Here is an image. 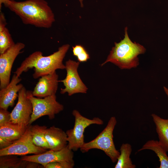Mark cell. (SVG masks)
I'll return each instance as SVG.
<instances>
[{
  "mask_svg": "<svg viewBox=\"0 0 168 168\" xmlns=\"http://www.w3.org/2000/svg\"><path fill=\"white\" fill-rule=\"evenodd\" d=\"M2 4L17 15L25 24L49 28L55 20L52 10L44 0H4Z\"/></svg>",
  "mask_w": 168,
  "mask_h": 168,
  "instance_id": "obj_1",
  "label": "cell"
},
{
  "mask_svg": "<svg viewBox=\"0 0 168 168\" xmlns=\"http://www.w3.org/2000/svg\"><path fill=\"white\" fill-rule=\"evenodd\" d=\"M69 48L68 44L63 45L57 51L47 56H43L40 51H35L23 61L14 73L20 77L23 72L34 68L33 77L34 79H37L52 73L57 69H65L63 61Z\"/></svg>",
  "mask_w": 168,
  "mask_h": 168,
  "instance_id": "obj_2",
  "label": "cell"
},
{
  "mask_svg": "<svg viewBox=\"0 0 168 168\" xmlns=\"http://www.w3.org/2000/svg\"><path fill=\"white\" fill-rule=\"evenodd\" d=\"M127 27L124 29V37L118 43L115 42L106 60L101 64L102 66L108 62H111L121 69H130L136 67L139 64L138 56L146 51L142 45L133 42L127 32Z\"/></svg>",
  "mask_w": 168,
  "mask_h": 168,
  "instance_id": "obj_3",
  "label": "cell"
},
{
  "mask_svg": "<svg viewBox=\"0 0 168 168\" xmlns=\"http://www.w3.org/2000/svg\"><path fill=\"white\" fill-rule=\"evenodd\" d=\"M117 123L116 118L111 117L105 128L95 139L84 143L80 149L81 152L85 153L92 149H100L103 151L113 163L117 161L120 152L115 148L113 136Z\"/></svg>",
  "mask_w": 168,
  "mask_h": 168,
  "instance_id": "obj_4",
  "label": "cell"
},
{
  "mask_svg": "<svg viewBox=\"0 0 168 168\" xmlns=\"http://www.w3.org/2000/svg\"><path fill=\"white\" fill-rule=\"evenodd\" d=\"M72 114L75 118V123L72 128L66 132L67 136L68 146L73 151H76L83 146L84 142V133L85 129L93 124L102 125L104 122L97 117L92 119H88L82 116L77 110H74Z\"/></svg>",
  "mask_w": 168,
  "mask_h": 168,
  "instance_id": "obj_5",
  "label": "cell"
},
{
  "mask_svg": "<svg viewBox=\"0 0 168 168\" xmlns=\"http://www.w3.org/2000/svg\"><path fill=\"white\" fill-rule=\"evenodd\" d=\"M27 94L33 106L29 125L44 116L47 115L49 119H53L55 114L63 110V106L57 101L56 94L39 98L33 96L32 91H27Z\"/></svg>",
  "mask_w": 168,
  "mask_h": 168,
  "instance_id": "obj_6",
  "label": "cell"
},
{
  "mask_svg": "<svg viewBox=\"0 0 168 168\" xmlns=\"http://www.w3.org/2000/svg\"><path fill=\"white\" fill-rule=\"evenodd\" d=\"M30 125L26 128L23 135L8 147L0 150V156L13 155H24L28 154H38L47 150L35 145L32 141Z\"/></svg>",
  "mask_w": 168,
  "mask_h": 168,
  "instance_id": "obj_7",
  "label": "cell"
},
{
  "mask_svg": "<svg viewBox=\"0 0 168 168\" xmlns=\"http://www.w3.org/2000/svg\"><path fill=\"white\" fill-rule=\"evenodd\" d=\"M79 62L69 59L65 64L67 74L65 78L59 81L63 84L64 88H61L60 93L63 94L67 92L71 96L77 93H86L88 88L81 79L77 71Z\"/></svg>",
  "mask_w": 168,
  "mask_h": 168,
  "instance_id": "obj_8",
  "label": "cell"
},
{
  "mask_svg": "<svg viewBox=\"0 0 168 168\" xmlns=\"http://www.w3.org/2000/svg\"><path fill=\"white\" fill-rule=\"evenodd\" d=\"M32 111V105L28 97L27 91L23 86L18 93L17 103L11 112V121L26 128L29 125Z\"/></svg>",
  "mask_w": 168,
  "mask_h": 168,
  "instance_id": "obj_9",
  "label": "cell"
},
{
  "mask_svg": "<svg viewBox=\"0 0 168 168\" xmlns=\"http://www.w3.org/2000/svg\"><path fill=\"white\" fill-rule=\"evenodd\" d=\"M25 46L24 43L17 42L5 52L0 54V89L5 87L10 83L13 63Z\"/></svg>",
  "mask_w": 168,
  "mask_h": 168,
  "instance_id": "obj_10",
  "label": "cell"
},
{
  "mask_svg": "<svg viewBox=\"0 0 168 168\" xmlns=\"http://www.w3.org/2000/svg\"><path fill=\"white\" fill-rule=\"evenodd\" d=\"M73 151L68 148L67 145L65 147L58 151L49 150L40 154L23 156L21 158L23 160L38 163L45 168L48 164L52 162L74 161Z\"/></svg>",
  "mask_w": 168,
  "mask_h": 168,
  "instance_id": "obj_11",
  "label": "cell"
},
{
  "mask_svg": "<svg viewBox=\"0 0 168 168\" xmlns=\"http://www.w3.org/2000/svg\"><path fill=\"white\" fill-rule=\"evenodd\" d=\"M58 78L56 71L41 77L32 91L33 96L43 98L56 94L59 82Z\"/></svg>",
  "mask_w": 168,
  "mask_h": 168,
  "instance_id": "obj_12",
  "label": "cell"
},
{
  "mask_svg": "<svg viewBox=\"0 0 168 168\" xmlns=\"http://www.w3.org/2000/svg\"><path fill=\"white\" fill-rule=\"evenodd\" d=\"M21 79L14 73L9 84L0 91V108L7 110L12 107L18 96V93L24 86L22 84H18Z\"/></svg>",
  "mask_w": 168,
  "mask_h": 168,
  "instance_id": "obj_13",
  "label": "cell"
},
{
  "mask_svg": "<svg viewBox=\"0 0 168 168\" xmlns=\"http://www.w3.org/2000/svg\"><path fill=\"white\" fill-rule=\"evenodd\" d=\"M45 138L49 147V150L58 151L68 145L67 136L62 129L54 126L45 129Z\"/></svg>",
  "mask_w": 168,
  "mask_h": 168,
  "instance_id": "obj_14",
  "label": "cell"
},
{
  "mask_svg": "<svg viewBox=\"0 0 168 168\" xmlns=\"http://www.w3.org/2000/svg\"><path fill=\"white\" fill-rule=\"evenodd\" d=\"M26 128L10 122L0 126V137L14 142L23 135Z\"/></svg>",
  "mask_w": 168,
  "mask_h": 168,
  "instance_id": "obj_15",
  "label": "cell"
},
{
  "mask_svg": "<svg viewBox=\"0 0 168 168\" xmlns=\"http://www.w3.org/2000/svg\"><path fill=\"white\" fill-rule=\"evenodd\" d=\"M147 149L153 151L158 157L160 162L159 168H168L167 152L159 141L153 140L147 141L138 152Z\"/></svg>",
  "mask_w": 168,
  "mask_h": 168,
  "instance_id": "obj_16",
  "label": "cell"
},
{
  "mask_svg": "<svg viewBox=\"0 0 168 168\" xmlns=\"http://www.w3.org/2000/svg\"><path fill=\"white\" fill-rule=\"evenodd\" d=\"M151 116L156 126L159 141L168 152V119H163L155 114Z\"/></svg>",
  "mask_w": 168,
  "mask_h": 168,
  "instance_id": "obj_17",
  "label": "cell"
},
{
  "mask_svg": "<svg viewBox=\"0 0 168 168\" xmlns=\"http://www.w3.org/2000/svg\"><path fill=\"white\" fill-rule=\"evenodd\" d=\"M120 154L118 157L115 168H135L130 158L132 152L131 145L128 143H123L121 146Z\"/></svg>",
  "mask_w": 168,
  "mask_h": 168,
  "instance_id": "obj_18",
  "label": "cell"
},
{
  "mask_svg": "<svg viewBox=\"0 0 168 168\" xmlns=\"http://www.w3.org/2000/svg\"><path fill=\"white\" fill-rule=\"evenodd\" d=\"M47 127L38 125H30V135L32 141L37 146L49 150V147L45 138L44 133Z\"/></svg>",
  "mask_w": 168,
  "mask_h": 168,
  "instance_id": "obj_19",
  "label": "cell"
},
{
  "mask_svg": "<svg viewBox=\"0 0 168 168\" xmlns=\"http://www.w3.org/2000/svg\"><path fill=\"white\" fill-rule=\"evenodd\" d=\"M17 156L8 155L0 156V168H26L27 161L22 160Z\"/></svg>",
  "mask_w": 168,
  "mask_h": 168,
  "instance_id": "obj_20",
  "label": "cell"
},
{
  "mask_svg": "<svg viewBox=\"0 0 168 168\" xmlns=\"http://www.w3.org/2000/svg\"><path fill=\"white\" fill-rule=\"evenodd\" d=\"M15 44L8 29L0 28V54H2Z\"/></svg>",
  "mask_w": 168,
  "mask_h": 168,
  "instance_id": "obj_21",
  "label": "cell"
},
{
  "mask_svg": "<svg viewBox=\"0 0 168 168\" xmlns=\"http://www.w3.org/2000/svg\"><path fill=\"white\" fill-rule=\"evenodd\" d=\"M73 55L77 57L79 62H86L90 58V56L84 48L81 45H76L72 47Z\"/></svg>",
  "mask_w": 168,
  "mask_h": 168,
  "instance_id": "obj_22",
  "label": "cell"
},
{
  "mask_svg": "<svg viewBox=\"0 0 168 168\" xmlns=\"http://www.w3.org/2000/svg\"><path fill=\"white\" fill-rule=\"evenodd\" d=\"M74 165V161H56L48 164L45 168H72Z\"/></svg>",
  "mask_w": 168,
  "mask_h": 168,
  "instance_id": "obj_23",
  "label": "cell"
},
{
  "mask_svg": "<svg viewBox=\"0 0 168 168\" xmlns=\"http://www.w3.org/2000/svg\"><path fill=\"white\" fill-rule=\"evenodd\" d=\"M11 114L7 110L0 108V126L11 122Z\"/></svg>",
  "mask_w": 168,
  "mask_h": 168,
  "instance_id": "obj_24",
  "label": "cell"
},
{
  "mask_svg": "<svg viewBox=\"0 0 168 168\" xmlns=\"http://www.w3.org/2000/svg\"><path fill=\"white\" fill-rule=\"evenodd\" d=\"M13 142L0 137V149L8 147Z\"/></svg>",
  "mask_w": 168,
  "mask_h": 168,
  "instance_id": "obj_25",
  "label": "cell"
},
{
  "mask_svg": "<svg viewBox=\"0 0 168 168\" xmlns=\"http://www.w3.org/2000/svg\"><path fill=\"white\" fill-rule=\"evenodd\" d=\"M163 88H164V90L166 94L167 95V96L168 97V89L165 86H164Z\"/></svg>",
  "mask_w": 168,
  "mask_h": 168,
  "instance_id": "obj_26",
  "label": "cell"
},
{
  "mask_svg": "<svg viewBox=\"0 0 168 168\" xmlns=\"http://www.w3.org/2000/svg\"><path fill=\"white\" fill-rule=\"evenodd\" d=\"M79 1L80 2L81 4V6L82 7H83V0H79Z\"/></svg>",
  "mask_w": 168,
  "mask_h": 168,
  "instance_id": "obj_27",
  "label": "cell"
}]
</instances>
